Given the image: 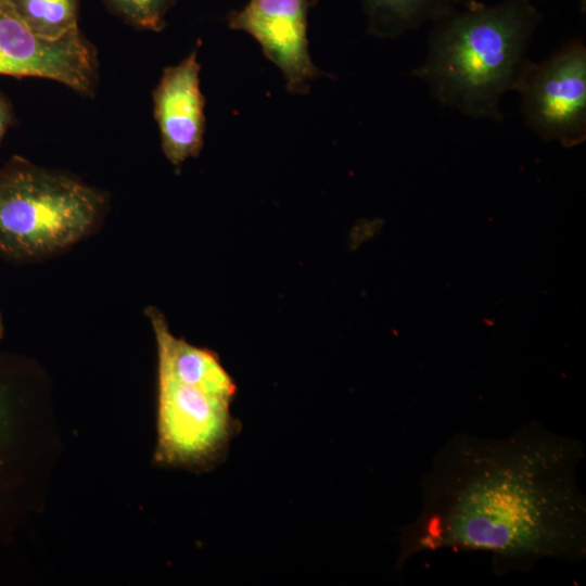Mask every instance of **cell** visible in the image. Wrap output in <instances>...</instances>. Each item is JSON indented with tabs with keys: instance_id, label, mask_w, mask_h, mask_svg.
<instances>
[{
	"instance_id": "6",
	"label": "cell",
	"mask_w": 586,
	"mask_h": 586,
	"mask_svg": "<svg viewBox=\"0 0 586 586\" xmlns=\"http://www.w3.org/2000/svg\"><path fill=\"white\" fill-rule=\"evenodd\" d=\"M0 75L40 77L92 97L99 81L95 47L80 29L59 40L35 35L7 0H0Z\"/></svg>"
},
{
	"instance_id": "10",
	"label": "cell",
	"mask_w": 586,
	"mask_h": 586,
	"mask_svg": "<svg viewBox=\"0 0 586 586\" xmlns=\"http://www.w3.org/2000/svg\"><path fill=\"white\" fill-rule=\"evenodd\" d=\"M367 31L380 38H397L444 15L479 3V0H359Z\"/></svg>"
},
{
	"instance_id": "8",
	"label": "cell",
	"mask_w": 586,
	"mask_h": 586,
	"mask_svg": "<svg viewBox=\"0 0 586 586\" xmlns=\"http://www.w3.org/2000/svg\"><path fill=\"white\" fill-rule=\"evenodd\" d=\"M152 97L162 151L179 171L188 158L200 154L204 143L205 99L200 88L196 50L164 69Z\"/></svg>"
},
{
	"instance_id": "12",
	"label": "cell",
	"mask_w": 586,
	"mask_h": 586,
	"mask_svg": "<svg viewBox=\"0 0 586 586\" xmlns=\"http://www.w3.org/2000/svg\"><path fill=\"white\" fill-rule=\"evenodd\" d=\"M176 0H104L107 9L126 23L141 29L161 31Z\"/></svg>"
},
{
	"instance_id": "11",
	"label": "cell",
	"mask_w": 586,
	"mask_h": 586,
	"mask_svg": "<svg viewBox=\"0 0 586 586\" xmlns=\"http://www.w3.org/2000/svg\"><path fill=\"white\" fill-rule=\"evenodd\" d=\"M22 22L37 36L59 40L79 29L81 0H7Z\"/></svg>"
},
{
	"instance_id": "5",
	"label": "cell",
	"mask_w": 586,
	"mask_h": 586,
	"mask_svg": "<svg viewBox=\"0 0 586 586\" xmlns=\"http://www.w3.org/2000/svg\"><path fill=\"white\" fill-rule=\"evenodd\" d=\"M526 126L564 148L586 140V46L570 40L546 60L525 64L515 86Z\"/></svg>"
},
{
	"instance_id": "9",
	"label": "cell",
	"mask_w": 586,
	"mask_h": 586,
	"mask_svg": "<svg viewBox=\"0 0 586 586\" xmlns=\"http://www.w3.org/2000/svg\"><path fill=\"white\" fill-rule=\"evenodd\" d=\"M144 313L156 341L157 372L235 397L237 384L215 352L174 335L157 308L150 306Z\"/></svg>"
},
{
	"instance_id": "13",
	"label": "cell",
	"mask_w": 586,
	"mask_h": 586,
	"mask_svg": "<svg viewBox=\"0 0 586 586\" xmlns=\"http://www.w3.org/2000/svg\"><path fill=\"white\" fill-rule=\"evenodd\" d=\"M7 386L0 381V470L3 467V451L11 437L12 413Z\"/></svg>"
},
{
	"instance_id": "7",
	"label": "cell",
	"mask_w": 586,
	"mask_h": 586,
	"mask_svg": "<svg viewBox=\"0 0 586 586\" xmlns=\"http://www.w3.org/2000/svg\"><path fill=\"white\" fill-rule=\"evenodd\" d=\"M307 0H249L228 16L229 27L252 36L283 73L291 93H305L319 75L307 40Z\"/></svg>"
},
{
	"instance_id": "2",
	"label": "cell",
	"mask_w": 586,
	"mask_h": 586,
	"mask_svg": "<svg viewBox=\"0 0 586 586\" xmlns=\"http://www.w3.org/2000/svg\"><path fill=\"white\" fill-rule=\"evenodd\" d=\"M542 18L531 0L457 9L433 22L426 56L412 75L443 106L500 122V100L515 90Z\"/></svg>"
},
{
	"instance_id": "14",
	"label": "cell",
	"mask_w": 586,
	"mask_h": 586,
	"mask_svg": "<svg viewBox=\"0 0 586 586\" xmlns=\"http://www.w3.org/2000/svg\"><path fill=\"white\" fill-rule=\"evenodd\" d=\"M14 119L12 105L0 92V143Z\"/></svg>"
},
{
	"instance_id": "1",
	"label": "cell",
	"mask_w": 586,
	"mask_h": 586,
	"mask_svg": "<svg viewBox=\"0 0 586 586\" xmlns=\"http://www.w3.org/2000/svg\"><path fill=\"white\" fill-rule=\"evenodd\" d=\"M583 458L581 441L536 420L504 438L455 434L422 477V507L402 528L396 566L438 549L486 551L496 575L527 572L543 559L581 561Z\"/></svg>"
},
{
	"instance_id": "15",
	"label": "cell",
	"mask_w": 586,
	"mask_h": 586,
	"mask_svg": "<svg viewBox=\"0 0 586 586\" xmlns=\"http://www.w3.org/2000/svg\"><path fill=\"white\" fill-rule=\"evenodd\" d=\"M578 2H579V5H581V10H582L583 12H585L586 0H578Z\"/></svg>"
},
{
	"instance_id": "4",
	"label": "cell",
	"mask_w": 586,
	"mask_h": 586,
	"mask_svg": "<svg viewBox=\"0 0 586 586\" xmlns=\"http://www.w3.org/2000/svg\"><path fill=\"white\" fill-rule=\"evenodd\" d=\"M234 396L157 372L154 461L207 471L221 463L241 422L231 412Z\"/></svg>"
},
{
	"instance_id": "3",
	"label": "cell",
	"mask_w": 586,
	"mask_h": 586,
	"mask_svg": "<svg viewBox=\"0 0 586 586\" xmlns=\"http://www.w3.org/2000/svg\"><path fill=\"white\" fill-rule=\"evenodd\" d=\"M106 204L102 191L81 180L14 156L0 168V254L55 255L89 235Z\"/></svg>"
},
{
	"instance_id": "16",
	"label": "cell",
	"mask_w": 586,
	"mask_h": 586,
	"mask_svg": "<svg viewBox=\"0 0 586 586\" xmlns=\"http://www.w3.org/2000/svg\"><path fill=\"white\" fill-rule=\"evenodd\" d=\"M3 330H4V329H3L2 317H1V315H0V339H1L2 335H3Z\"/></svg>"
}]
</instances>
